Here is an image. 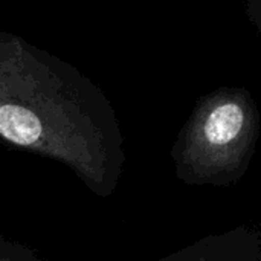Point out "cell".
Listing matches in <instances>:
<instances>
[{
    "label": "cell",
    "mask_w": 261,
    "mask_h": 261,
    "mask_svg": "<svg viewBox=\"0 0 261 261\" xmlns=\"http://www.w3.org/2000/svg\"><path fill=\"white\" fill-rule=\"evenodd\" d=\"M246 15L261 38V0H246Z\"/></svg>",
    "instance_id": "obj_5"
},
{
    "label": "cell",
    "mask_w": 261,
    "mask_h": 261,
    "mask_svg": "<svg viewBox=\"0 0 261 261\" xmlns=\"http://www.w3.org/2000/svg\"><path fill=\"white\" fill-rule=\"evenodd\" d=\"M258 246L252 234L237 229L208 237L159 261H257Z\"/></svg>",
    "instance_id": "obj_3"
},
{
    "label": "cell",
    "mask_w": 261,
    "mask_h": 261,
    "mask_svg": "<svg viewBox=\"0 0 261 261\" xmlns=\"http://www.w3.org/2000/svg\"><path fill=\"white\" fill-rule=\"evenodd\" d=\"M260 115L252 96L223 87L194 109L174 147L177 176L188 184H226L237 179L254 153Z\"/></svg>",
    "instance_id": "obj_2"
},
{
    "label": "cell",
    "mask_w": 261,
    "mask_h": 261,
    "mask_svg": "<svg viewBox=\"0 0 261 261\" xmlns=\"http://www.w3.org/2000/svg\"><path fill=\"white\" fill-rule=\"evenodd\" d=\"M0 261H43L28 246L0 236Z\"/></svg>",
    "instance_id": "obj_4"
},
{
    "label": "cell",
    "mask_w": 261,
    "mask_h": 261,
    "mask_svg": "<svg viewBox=\"0 0 261 261\" xmlns=\"http://www.w3.org/2000/svg\"><path fill=\"white\" fill-rule=\"evenodd\" d=\"M0 141L66 165L104 199L124 173L122 132L102 90L67 61L3 29Z\"/></svg>",
    "instance_id": "obj_1"
}]
</instances>
